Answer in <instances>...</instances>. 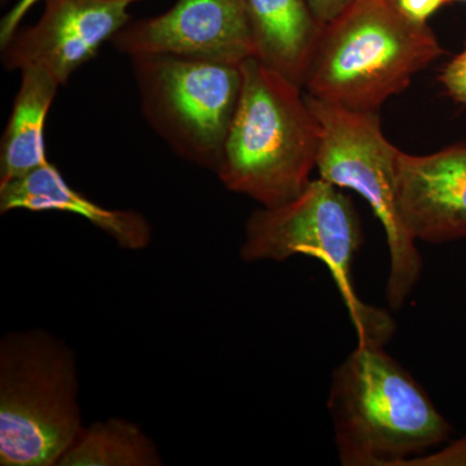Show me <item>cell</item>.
Instances as JSON below:
<instances>
[{
  "label": "cell",
  "mask_w": 466,
  "mask_h": 466,
  "mask_svg": "<svg viewBox=\"0 0 466 466\" xmlns=\"http://www.w3.org/2000/svg\"><path fill=\"white\" fill-rule=\"evenodd\" d=\"M130 60L150 128L180 158L217 173L240 100L241 66L171 55Z\"/></svg>",
  "instance_id": "7"
},
{
  "label": "cell",
  "mask_w": 466,
  "mask_h": 466,
  "mask_svg": "<svg viewBox=\"0 0 466 466\" xmlns=\"http://www.w3.org/2000/svg\"><path fill=\"white\" fill-rule=\"evenodd\" d=\"M15 210L75 214L126 250L146 249L152 242V227L142 213L101 207L73 188L50 161L0 186V213Z\"/></svg>",
  "instance_id": "11"
},
{
  "label": "cell",
  "mask_w": 466,
  "mask_h": 466,
  "mask_svg": "<svg viewBox=\"0 0 466 466\" xmlns=\"http://www.w3.org/2000/svg\"><path fill=\"white\" fill-rule=\"evenodd\" d=\"M254 58L303 87L324 27L309 0H245Z\"/></svg>",
  "instance_id": "12"
},
{
  "label": "cell",
  "mask_w": 466,
  "mask_h": 466,
  "mask_svg": "<svg viewBox=\"0 0 466 466\" xmlns=\"http://www.w3.org/2000/svg\"><path fill=\"white\" fill-rule=\"evenodd\" d=\"M413 461H422L419 464L424 465H466V437L453 441L447 449L434 455H424V458L410 460L406 465H410Z\"/></svg>",
  "instance_id": "18"
},
{
  "label": "cell",
  "mask_w": 466,
  "mask_h": 466,
  "mask_svg": "<svg viewBox=\"0 0 466 466\" xmlns=\"http://www.w3.org/2000/svg\"><path fill=\"white\" fill-rule=\"evenodd\" d=\"M140 0H45L38 23L18 27L2 47L5 70L41 67L64 86L131 21Z\"/></svg>",
  "instance_id": "9"
},
{
  "label": "cell",
  "mask_w": 466,
  "mask_h": 466,
  "mask_svg": "<svg viewBox=\"0 0 466 466\" xmlns=\"http://www.w3.org/2000/svg\"><path fill=\"white\" fill-rule=\"evenodd\" d=\"M363 240L351 198L319 177L294 200L253 211L245 225L240 256L249 263L284 262L294 256L320 260L341 294L358 339L386 345L394 333V320L359 299L352 283V265Z\"/></svg>",
  "instance_id": "5"
},
{
  "label": "cell",
  "mask_w": 466,
  "mask_h": 466,
  "mask_svg": "<svg viewBox=\"0 0 466 466\" xmlns=\"http://www.w3.org/2000/svg\"><path fill=\"white\" fill-rule=\"evenodd\" d=\"M447 3H456V2H462L466 3V0H446Z\"/></svg>",
  "instance_id": "20"
},
{
  "label": "cell",
  "mask_w": 466,
  "mask_h": 466,
  "mask_svg": "<svg viewBox=\"0 0 466 466\" xmlns=\"http://www.w3.org/2000/svg\"><path fill=\"white\" fill-rule=\"evenodd\" d=\"M20 73V87L0 144V186L48 162L46 121L61 86L41 67H25Z\"/></svg>",
  "instance_id": "13"
},
{
  "label": "cell",
  "mask_w": 466,
  "mask_h": 466,
  "mask_svg": "<svg viewBox=\"0 0 466 466\" xmlns=\"http://www.w3.org/2000/svg\"><path fill=\"white\" fill-rule=\"evenodd\" d=\"M110 45L128 57L171 55L233 66L254 57L245 0H177L158 16L131 20Z\"/></svg>",
  "instance_id": "8"
},
{
  "label": "cell",
  "mask_w": 466,
  "mask_h": 466,
  "mask_svg": "<svg viewBox=\"0 0 466 466\" xmlns=\"http://www.w3.org/2000/svg\"><path fill=\"white\" fill-rule=\"evenodd\" d=\"M351 0H309L312 14L321 26L329 25L349 7Z\"/></svg>",
  "instance_id": "19"
},
{
  "label": "cell",
  "mask_w": 466,
  "mask_h": 466,
  "mask_svg": "<svg viewBox=\"0 0 466 466\" xmlns=\"http://www.w3.org/2000/svg\"><path fill=\"white\" fill-rule=\"evenodd\" d=\"M440 81L453 100L466 106V45L464 50L443 67Z\"/></svg>",
  "instance_id": "15"
},
{
  "label": "cell",
  "mask_w": 466,
  "mask_h": 466,
  "mask_svg": "<svg viewBox=\"0 0 466 466\" xmlns=\"http://www.w3.org/2000/svg\"><path fill=\"white\" fill-rule=\"evenodd\" d=\"M397 198L415 240L443 244L466 238V146L415 156L398 153Z\"/></svg>",
  "instance_id": "10"
},
{
  "label": "cell",
  "mask_w": 466,
  "mask_h": 466,
  "mask_svg": "<svg viewBox=\"0 0 466 466\" xmlns=\"http://www.w3.org/2000/svg\"><path fill=\"white\" fill-rule=\"evenodd\" d=\"M328 408L345 466L406 465L452 433L425 389L385 345L367 339L334 370Z\"/></svg>",
  "instance_id": "1"
},
{
  "label": "cell",
  "mask_w": 466,
  "mask_h": 466,
  "mask_svg": "<svg viewBox=\"0 0 466 466\" xmlns=\"http://www.w3.org/2000/svg\"><path fill=\"white\" fill-rule=\"evenodd\" d=\"M78 368L66 342L43 329L0 341V465L52 466L84 425Z\"/></svg>",
  "instance_id": "4"
},
{
  "label": "cell",
  "mask_w": 466,
  "mask_h": 466,
  "mask_svg": "<svg viewBox=\"0 0 466 466\" xmlns=\"http://www.w3.org/2000/svg\"><path fill=\"white\" fill-rule=\"evenodd\" d=\"M39 2L41 0H18L16 5L9 9L5 17L2 18V23H0V47H5L11 41L14 34L21 26L24 18L29 14L30 9Z\"/></svg>",
  "instance_id": "17"
},
{
  "label": "cell",
  "mask_w": 466,
  "mask_h": 466,
  "mask_svg": "<svg viewBox=\"0 0 466 466\" xmlns=\"http://www.w3.org/2000/svg\"><path fill=\"white\" fill-rule=\"evenodd\" d=\"M156 444L142 429L124 419H109L82 429L58 466H159Z\"/></svg>",
  "instance_id": "14"
},
{
  "label": "cell",
  "mask_w": 466,
  "mask_h": 466,
  "mask_svg": "<svg viewBox=\"0 0 466 466\" xmlns=\"http://www.w3.org/2000/svg\"><path fill=\"white\" fill-rule=\"evenodd\" d=\"M305 95L321 126L319 177L359 193L381 222L390 256L386 299L392 309H400L422 272L421 254L398 208L400 149L386 139L379 113L355 112Z\"/></svg>",
  "instance_id": "6"
},
{
  "label": "cell",
  "mask_w": 466,
  "mask_h": 466,
  "mask_svg": "<svg viewBox=\"0 0 466 466\" xmlns=\"http://www.w3.org/2000/svg\"><path fill=\"white\" fill-rule=\"evenodd\" d=\"M240 100L217 175L228 191L262 208H278L311 182L321 143L320 122L302 87L257 58L241 64Z\"/></svg>",
  "instance_id": "2"
},
{
  "label": "cell",
  "mask_w": 466,
  "mask_h": 466,
  "mask_svg": "<svg viewBox=\"0 0 466 466\" xmlns=\"http://www.w3.org/2000/svg\"><path fill=\"white\" fill-rule=\"evenodd\" d=\"M443 52L428 24L401 15L394 0H351L324 26L303 87L324 103L377 113Z\"/></svg>",
  "instance_id": "3"
},
{
  "label": "cell",
  "mask_w": 466,
  "mask_h": 466,
  "mask_svg": "<svg viewBox=\"0 0 466 466\" xmlns=\"http://www.w3.org/2000/svg\"><path fill=\"white\" fill-rule=\"evenodd\" d=\"M394 2L401 15L419 24H428L429 18L447 5L446 0H394Z\"/></svg>",
  "instance_id": "16"
}]
</instances>
